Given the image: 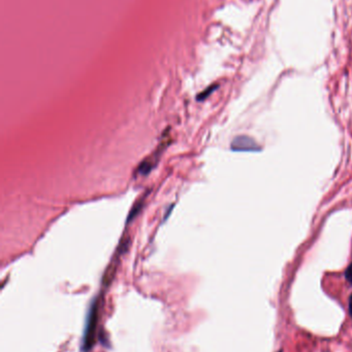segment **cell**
Listing matches in <instances>:
<instances>
[{
    "label": "cell",
    "instance_id": "cell-1",
    "mask_svg": "<svg viewBox=\"0 0 352 352\" xmlns=\"http://www.w3.org/2000/svg\"><path fill=\"white\" fill-rule=\"evenodd\" d=\"M232 148L236 151L259 150V145L253 138L248 136H237L232 142Z\"/></svg>",
    "mask_w": 352,
    "mask_h": 352
},
{
    "label": "cell",
    "instance_id": "cell-2",
    "mask_svg": "<svg viewBox=\"0 0 352 352\" xmlns=\"http://www.w3.org/2000/svg\"><path fill=\"white\" fill-rule=\"evenodd\" d=\"M216 89H217V84L212 85V87H210L208 90H206L205 92H203L201 95H199V96L197 97V100H204L206 97H208L209 95H210V93H212Z\"/></svg>",
    "mask_w": 352,
    "mask_h": 352
},
{
    "label": "cell",
    "instance_id": "cell-3",
    "mask_svg": "<svg viewBox=\"0 0 352 352\" xmlns=\"http://www.w3.org/2000/svg\"><path fill=\"white\" fill-rule=\"evenodd\" d=\"M345 277L349 283L352 284V264L348 266V268L345 271Z\"/></svg>",
    "mask_w": 352,
    "mask_h": 352
},
{
    "label": "cell",
    "instance_id": "cell-4",
    "mask_svg": "<svg viewBox=\"0 0 352 352\" xmlns=\"http://www.w3.org/2000/svg\"><path fill=\"white\" fill-rule=\"evenodd\" d=\"M349 314H350V316L352 317V294L349 298Z\"/></svg>",
    "mask_w": 352,
    "mask_h": 352
}]
</instances>
